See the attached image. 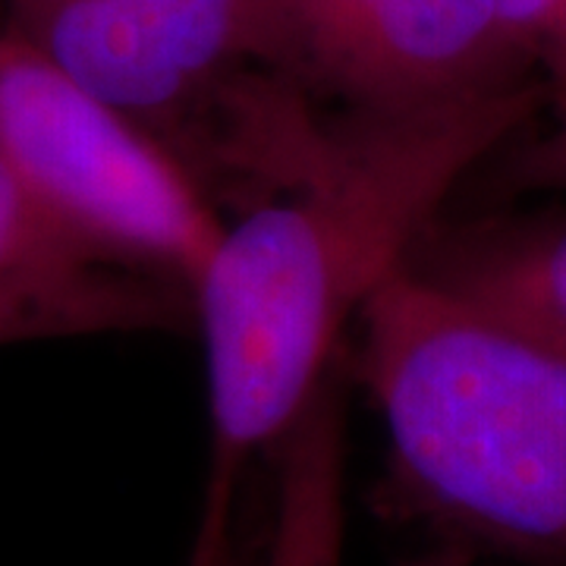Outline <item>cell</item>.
<instances>
[{"label": "cell", "instance_id": "8", "mask_svg": "<svg viewBox=\"0 0 566 566\" xmlns=\"http://www.w3.org/2000/svg\"><path fill=\"white\" fill-rule=\"evenodd\" d=\"M346 406L322 387L274 453V513L264 566H344Z\"/></svg>", "mask_w": 566, "mask_h": 566}, {"label": "cell", "instance_id": "6", "mask_svg": "<svg viewBox=\"0 0 566 566\" xmlns=\"http://www.w3.org/2000/svg\"><path fill=\"white\" fill-rule=\"evenodd\" d=\"M182 293L82 245L0 155V344L170 327Z\"/></svg>", "mask_w": 566, "mask_h": 566}, {"label": "cell", "instance_id": "9", "mask_svg": "<svg viewBox=\"0 0 566 566\" xmlns=\"http://www.w3.org/2000/svg\"><path fill=\"white\" fill-rule=\"evenodd\" d=\"M551 114L542 129L528 123L504 142L475 174L485 196L513 199L523 192H566V92L547 98Z\"/></svg>", "mask_w": 566, "mask_h": 566}, {"label": "cell", "instance_id": "10", "mask_svg": "<svg viewBox=\"0 0 566 566\" xmlns=\"http://www.w3.org/2000/svg\"><path fill=\"white\" fill-rule=\"evenodd\" d=\"M516 48L535 66L547 98L566 92V0H494Z\"/></svg>", "mask_w": 566, "mask_h": 566}, {"label": "cell", "instance_id": "2", "mask_svg": "<svg viewBox=\"0 0 566 566\" xmlns=\"http://www.w3.org/2000/svg\"><path fill=\"white\" fill-rule=\"evenodd\" d=\"M387 510L447 547L566 566V359L409 268L356 318Z\"/></svg>", "mask_w": 566, "mask_h": 566}, {"label": "cell", "instance_id": "1", "mask_svg": "<svg viewBox=\"0 0 566 566\" xmlns=\"http://www.w3.org/2000/svg\"><path fill=\"white\" fill-rule=\"evenodd\" d=\"M545 85L409 114H340L283 196L223 223L192 283L211 460L189 566H230L245 472L290 434L365 303L447 199L542 114Z\"/></svg>", "mask_w": 566, "mask_h": 566}, {"label": "cell", "instance_id": "7", "mask_svg": "<svg viewBox=\"0 0 566 566\" xmlns=\"http://www.w3.org/2000/svg\"><path fill=\"white\" fill-rule=\"evenodd\" d=\"M406 268L566 359V211L441 214Z\"/></svg>", "mask_w": 566, "mask_h": 566}, {"label": "cell", "instance_id": "3", "mask_svg": "<svg viewBox=\"0 0 566 566\" xmlns=\"http://www.w3.org/2000/svg\"><path fill=\"white\" fill-rule=\"evenodd\" d=\"M0 155L104 262L192 293L223 221L158 136L0 29ZM192 300V296H189Z\"/></svg>", "mask_w": 566, "mask_h": 566}, {"label": "cell", "instance_id": "4", "mask_svg": "<svg viewBox=\"0 0 566 566\" xmlns=\"http://www.w3.org/2000/svg\"><path fill=\"white\" fill-rule=\"evenodd\" d=\"M7 10L22 41L189 170L208 111L240 167H255L268 92L286 80L277 0H7Z\"/></svg>", "mask_w": 566, "mask_h": 566}, {"label": "cell", "instance_id": "5", "mask_svg": "<svg viewBox=\"0 0 566 566\" xmlns=\"http://www.w3.org/2000/svg\"><path fill=\"white\" fill-rule=\"evenodd\" d=\"M283 70L340 114H409L542 85L494 0H277ZM547 92V88H545Z\"/></svg>", "mask_w": 566, "mask_h": 566}]
</instances>
